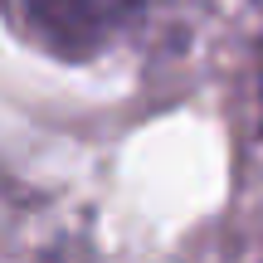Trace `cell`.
Returning <instances> with one entry per match:
<instances>
[{
    "label": "cell",
    "instance_id": "cell-1",
    "mask_svg": "<svg viewBox=\"0 0 263 263\" xmlns=\"http://www.w3.org/2000/svg\"><path fill=\"white\" fill-rule=\"evenodd\" d=\"M166 0H0L5 25L29 49L64 64H88L127 44Z\"/></svg>",
    "mask_w": 263,
    "mask_h": 263
}]
</instances>
